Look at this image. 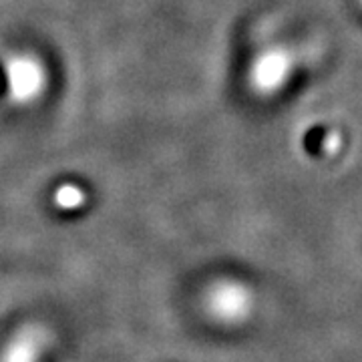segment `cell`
<instances>
[{
  "label": "cell",
  "mask_w": 362,
  "mask_h": 362,
  "mask_svg": "<svg viewBox=\"0 0 362 362\" xmlns=\"http://www.w3.org/2000/svg\"><path fill=\"white\" fill-rule=\"evenodd\" d=\"M254 308V296L246 286L233 280L216 282L207 290L206 310L211 318L223 324H238L246 320Z\"/></svg>",
  "instance_id": "1"
},
{
  "label": "cell",
  "mask_w": 362,
  "mask_h": 362,
  "mask_svg": "<svg viewBox=\"0 0 362 362\" xmlns=\"http://www.w3.org/2000/svg\"><path fill=\"white\" fill-rule=\"evenodd\" d=\"M292 57L286 49H270L266 51L256 65L252 66V83L259 93H276L286 85L288 77L292 75Z\"/></svg>",
  "instance_id": "2"
},
{
  "label": "cell",
  "mask_w": 362,
  "mask_h": 362,
  "mask_svg": "<svg viewBox=\"0 0 362 362\" xmlns=\"http://www.w3.org/2000/svg\"><path fill=\"white\" fill-rule=\"evenodd\" d=\"M47 346V332L39 326H25L0 352V362H39Z\"/></svg>",
  "instance_id": "3"
},
{
  "label": "cell",
  "mask_w": 362,
  "mask_h": 362,
  "mask_svg": "<svg viewBox=\"0 0 362 362\" xmlns=\"http://www.w3.org/2000/svg\"><path fill=\"white\" fill-rule=\"evenodd\" d=\"M85 199H87L85 192L73 183H65L54 192V204L61 209H77L85 204Z\"/></svg>",
  "instance_id": "4"
},
{
  "label": "cell",
  "mask_w": 362,
  "mask_h": 362,
  "mask_svg": "<svg viewBox=\"0 0 362 362\" xmlns=\"http://www.w3.org/2000/svg\"><path fill=\"white\" fill-rule=\"evenodd\" d=\"M6 87H8L6 73H4V69H2V65H0V95H4V93H6Z\"/></svg>",
  "instance_id": "5"
},
{
  "label": "cell",
  "mask_w": 362,
  "mask_h": 362,
  "mask_svg": "<svg viewBox=\"0 0 362 362\" xmlns=\"http://www.w3.org/2000/svg\"><path fill=\"white\" fill-rule=\"evenodd\" d=\"M361 4H362V0H361Z\"/></svg>",
  "instance_id": "6"
}]
</instances>
